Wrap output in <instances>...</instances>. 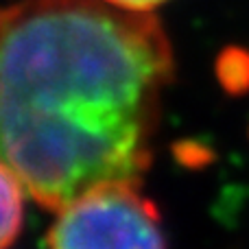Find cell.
<instances>
[{
	"mask_svg": "<svg viewBox=\"0 0 249 249\" xmlns=\"http://www.w3.org/2000/svg\"><path fill=\"white\" fill-rule=\"evenodd\" d=\"M175 68L153 13L103 0L0 4V162L48 210L140 184Z\"/></svg>",
	"mask_w": 249,
	"mask_h": 249,
	"instance_id": "6da1fadb",
	"label": "cell"
},
{
	"mask_svg": "<svg viewBox=\"0 0 249 249\" xmlns=\"http://www.w3.org/2000/svg\"><path fill=\"white\" fill-rule=\"evenodd\" d=\"M46 249H166V234L140 184H112L57 210Z\"/></svg>",
	"mask_w": 249,
	"mask_h": 249,
	"instance_id": "7a4b0ae2",
	"label": "cell"
},
{
	"mask_svg": "<svg viewBox=\"0 0 249 249\" xmlns=\"http://www.w3.org/2000/svg\"><path fill=\"white\" fill-rule=\"evenodd\" d=\"M24 186L0 162V249H7L18 238L24 221Z\"/></svg>",
	"mask_w": 249,
	"mask_h": 249,
	"instance_id": "3957f363",
	"label": "cell"
},
{
	"mask_svg": "<svg viewBox=\"0 0 249 249\" xmlns=\"http://www.w3.org/2000/svg\"><path fill=\"white\" fill-rule=\"evenodd\" d=\"M103 2L112 4L123 11H133V13H153L158 7H162L168 0H103Z\"/></svg>",
	"mask_w": 249,
	"mask_h": 249,
	"instance_id": "277c9868",
	"label": "cell"
}]
</instances>
